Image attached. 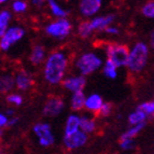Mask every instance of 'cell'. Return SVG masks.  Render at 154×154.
I'll use <instances>...</instances> for the list:
<instances>
[{
    "instance_id": "6da1fadb",
    "label": "cell",
    "mask_w": 154,
    "mask_h": 154,
    "mask_svg": "<svg viewBox=\"0 0 154 154\" xmlns=\"http://www.w3.org/2000/svg\"><path fill=\"white\" fill-rule=\"evenodd\" d=\"M68 68V58L64 52L55 51L49 55L44 64V79L52 85L59 84L64 81Z\"/></svg>"
},
{
    "instance_id": "30bf717a",
    "label": "cell",
    "mask_w": 154,
    "mask_h": 154,
    "mask_svg": "<svg viewBox=\"0 0 154 154\" xmlns=\"http://www.w3.org/2000/svg\"><path fill=\"white\" fill-rule=\"evenodd\" d=\"M101 3L100 0H82L79 5L80 12L85 17H91L100 10Z\"/></svg>"
},
{
    "instance_id": "484cf974",
    "label": "cell",
    "mask_w": 154,
    "mask_h": 154,
    "mask_svg": "<svg viewBox=\"0 0 154 154\" xmlns=\"http://www.w3.org/2000/svg\"><path fill=\"white\" fill-rule=\"evenodd\" d=\"M142 14L146 17L154 18V1H149L142 7Z\"/></svg>"
},
{
    "instance_id": "ac0fdd59",
    "label": "cell",
    "mask_w": 154,
    "mask_h": 154,
    "mask_svg": "<svg viewBox=\"0 0 154 154\" xmlns=\"http://www.w3.org/2000/svg\"><path fill=\"white\" fill-rule=\"evenodd\" d=\"M85 100H86V97H85V94L83 92L75 93V94H72L70 106L73 110L80 111L85 107Z\"/></svg>"
},
{
    "instance_id": "5b68a950",
    "label": "cell",
    "mask_w": 154,
    "mask_h": 154,
    "mask_svg": "<svg viewBox=\"0 0 154 154\" xmlns=\"http://www.w3.org/2000/svg\"><path fill=\"white\" fill-rule=\"evenodd\" d=\"M72 26L68 20L66 18H59L55 22H52L51 24L45 27V32L49 36L56 39H64L71 32Z\"/></svg>"
},
{
    "instance_id": "d590c367",
    "label": "cell",
    "mask_w": 154,
    "mask_h": 154,
    "mask_svg": "<svg viewBox=\"0 0 154 154\" xmlns=\"http://www.w3.org/2000/svg\"><path fill=\"white\" fill-rule=\"evenodd\" d=\"M5 116H8L9 119L13 118V116H14V110H13V109H8V110H5Z\"/></svg>"
},
{
    "instance_id": "2e32d148",
    "label": "cell",
    "mask_w": 154,
    "mask_h": 154,
    "mask_svg": "<svg viewBox=\"0 0 154 154\" xmlns=\"http://www.w3.org/2000/svg\"><path fill=\"white\" fill-rule=\"evenodd\" d=\"M96 129V122L90 116H80V131L88 134H92Z\"/></svg>"
},
{
    "instance_id": "8fae6325",
    "label": "cell",
    "mask_w": 154,
    "mask_h": 154,
    "mask_svg": "<svg viewBox=\"0 0 154 154\" xmlns=\"http://www.w3.org/2000/svg\"><path fill=\"white\" fill-rule=\"evenodd\" d=\"M15 85L20 91H27L33 85V79L28 71L21 70L15 77Z\"/></svg>"
},
{
    "instance_id": "9c48e42d",
    "label": "cell",
    "mask_w": 154,
    "mask_h": 154,
    "mask_svg": "<svg viewBox=\"0 0 154 154\" xmlns=\"http://www.w3.org/2000/svg\"><path fill=\"white\" fill-rule=\"evenodd\" d=\"M63 85L67 91L72 92L73 94L78 92H83V88L86 85V79L83 75H73L64 79Z\"/></svg>"
},
{
    "instance_id": "e0dca14e",
    "label": "cell",
    "mask_w": 154,
    "mask_h": 154,
    "mask_svg": "<svg viewBox=\"0 0 154 154\" xmlns=\"http://www.w3.org/2000/svg\"><path fill=\"white\" fill-rule=\"evenodd\" d=\"M15 85V79L11 75H3L0 77V93L5 94L12 91Z\"/></svg>"
},
{
    "instance_id": "4dcf8cb0",
    "label": "cell",
    "mask_w": 154,
    "mask_h": 154,
    "mask_svg": "<svg viewBox=\"0 0 154 154\" xmlns=\"http://www.w3.org/2000/svg\"><path fill=\"white\" fill-rule=\"evenodd\" d=\"M121 148L125 151H128V150H133L136 144H135V141L133 139H124V140H121Z\"/></svg>"
},
{
    "instance_id": "f546056e",
    "label": "cell",
    "mask_w": 154,
    "mask_h": 154,
    "mask_svg": "<svg viewBox=\"0 0 154 154\" xmlns=\"http://www.w3.org/2000/svg\"><path fill=\"white\" fill-rule=\"evenodd\" d=\"M138 109H139V110L143 111L146 116H148V114H149V116H150V114H151V116H153V114H154V101L141 103V105L138 107Z\"/></svg>"
},
{
    "instance_id": "4316f807",
    "label": "cell",
    "mask_w": 154,
    "mask_h": 154,
    "mask_svg": "<svg viewBox=\"0 0 154 154\" xmlns=\"http://www.w3.org/2000/svg\"><path fill=\"white\" fill-rule=\"evenodd\" d=\"M54 142H55V137H54V135H53V133L49 134V135H46V136L39 139V143H40V146H44V148L53 146Z\"/></svg>"
},
{
    "instance_id": "3957f363",
    "label": "cell",
    "mask_w": 154,
    "mask_h": 154,
    "mask_svg": "<svg viewBox=\"0 0 154 154\" xmlns=\"http://www.w3.org/2000/svg\"><path fill=\"white\" fill-rule=\"evenodd\" d=\"M103 65V59L99 55L93 52H88L82 54L75 62V67L81 75H88L98 70Z\"/></svg>"
},
{
    "instance_id": "d6a6232c",
    "label": "cell",
    "mask_w": 154,
    "mask_h": 154,
    "mask_svg": "<svg viewBox=\"0 0 154 154\" xmlns=\"http://www.w3.org/2000/svg\"><path fill=\"white\" fill-rule=\"evenodd\" d=\"M105 31L107 33H109V35H118V33H120V30H119L118 27H116V26H109V27H107V28L105 29Z\"/></svg>"
},
{
    "instance_id": "74e56055",
    "label": "cell",
    "mask_w": 154,
    "mask_h": 154,
    "mask_svg": "<svg viewBox=\"0 0 154 154\" xmlns=\"http://www.w3.org/2000/svg\"><path fill=\"white\" fill-rule=\"evenodd\" d=\"M151 44H152V46H154V30L152 31V33H151Z\"/></svg>"
},
{
    "instance_id": "ffe728a7",
    "label": "cell",
    "mask_w": 154,
    "mask_h": 154,
    "mask_svg": "<svg viewBox=\"0 0 154 154\" xmlns=\"http://www.w3.org/2000/svg\"><path fill=\"white\" fill-rule=\"evenodd\" d=\"M32 131L35 135L38 137V139H40L46 135H49V134H52V127L48 123H37L33 126Z\"/></svg>"
},
{
    "instance_id": "f1b7e54d",
    "label": "cell",
    "mask_w": 154,
    "mask_h": 154,
    "mask_svg": "<svg viewBox=\"0 0 154 154\" xmlns=\"http://www.w3.org/2000/svg\"><path fill=\"white\" fill-rule=\"evenodd\" d=\"M7 101L11 105L21 106L23 103V97L20 94H9L7 96Z\"/></svg>"
},
{
    "instance_id": "4fadbf2b",
    "label": "cell",
    "mask_w": 154,
    "mask_h": 154,
    "mask_svg": "<svg viewBox=\"0 0 154 154\" xmlns=\"http://www.w3.org/2000/svg\"><path fill=\"white\" fill-rule=\"evenodd\" d=\"M103 105V98L100 97L98 94H92L88 97H86V100H85V108L93 113L99 112Z\"/></svg>"
},
{
    "instance_id": "d4e9b609",
    "label": "cell",
    "mask_w": 154,
    "mask_h": 154,
    "mask_svg": "<svg viewBox=\"0 0 154 154\" xmlns=\"http://www.w3.org/2000/svg\"><path fill=\"white\" fill-rule=\"evenodd\" d=\"M92 31H93V29H92V27H91L90 21L82 22V23L79 25V27H78V33H79V36L83 39L88 38V37L92 35Z\"/></svg>"
},
{
    "instance_id": "9a60e30c",
    "label": "cell",
    "mask_w": 154,
    "mask_h": 154,
    "mask_svg": "<svg viewBox=\"0 0 154 154\" xmlns=\"http://www.w3.org/2000/svg\"><path fill=\"white\" fill-rule=\"evenodd\" d=\"M30 63L32 65H40L44 62V59H45V49H44L43 46L38 44V45H35L31 50V53H30Z\"/></svg>"
},
{
    "instance_id": "5bb4252c",
    "label": "cell",
    "mask_w": 154,
    "mask_h": 154,
    "mask_svg": "<svg viewBox=\"0 0 154 154\" xmlns=\"http://www.w3.org/2000/svg\"><path fill=\"white\" fill-rule=\"evenodd\" d=\"M80 131V116L77 114H70L65 125V136H69Z\"/></svg>"
},
{
    "instance_id": "ba28073f",
    "label": "cell",
    "mask_w": 154,
    "mask_h": 154,
    "mask_svg": "<svg viewBox=\"0 0 154 154\" xmlns=\"http://www.w3.org/2000/svg\"><path fill=\"white\" fill-rule=\"evenodd\" d=\"M88 137L86 134L79 131L69 136H64V144L68 150L79 149L88 142Z\"/></svg>"
},
{
    "instance_id": "cb8c5ba5",
    "label": "cell",
    "mask_w": 154,
    "mask_h": 154,
    "mask_svg": "<svg viewBox=\"0 0 154 154\" xmlns=\"http://www.w3.org/2000/svg\"><path fill=\"white\" fill-rule=\"evenodd\" d=\"M116 69H118V67L107 59V62L103 65V75L109 79H116V75H118Z\"/></svg>"
},
{
    "instance_id": "7a4b0ae2",
    "label": "cell",
    "mask_w": 154,
    "mask_h": 154,
    "mask_svg": "<svg viewBox=\"0 0 154 154\" xmlns=\"http://www.w3.org/2000/svg\"><path fill=\"white\" fill-rule=\"evenodd\" d=\"M148 55H149L148 46L142 42H138L129 51V56L126 67L131 72H140L146 67V62H148Z\"/></svg>"
},
{
    "instance_id": "7c38bea8",
    "label": "cell",
    "mask_w": 154,
    "mask_h": 154,
    "mask_svg": "<svg viewBox=\"0 0 154 154\" xmlns=\"http://www.w3.org/2000/svg\"><path fill=\"white\" fill-rule=\"evenodd\" d=\"M116 16L113 14H108V15H103V16H96L90 21L91 27H92L93 30H105L107 27L111 26L112 22L114 21Z\"/></svg>"
},
{
    "instance_id": "7402d4cb",
    "label": "cell",
    "mask_w": 154,
    "mask_h": 154,
    "mask_svg": "<svg viewBox=\"0 0 154 154\" xmlns=\"http://www.w3.org/2000/svg\"><path fill=\"white\" fill-rule=\"evenodd\" d=\"M146 118V114L143 112V111L139 110L137 109L135 112L131 113V116H128V122L131 125L135 126V125H138V124H141L144 123V120Z\"/></svg>"
},
{
    "instance_id": "e575fe53",
    "label": "cell",
    "mask_w": 154,
    "mask_h": 154,
    "mask_svg": "<svg viewBox=\"0 0 154 154\" xmlns=\"http://www.w3.org/2000/svg\"><path fill=\"white\" fill-rule=\"evenodd\" d=\"M18 121H20V119L15 118V116H13V118H10V119H9V121H8V126L12 127V126L16 125V124L18 123Z\"/></svg>"
},
{
    "instance_id": "8992f818",
    "label": "cell",
    "mask_w": 154,
    "mask_h": 154,
    "mask_svg": "<svg viewBox=\"0 0 154 154\" xmlns=\"http://www.w3.org/2000/svg\"><path fill=\"white\" fill-rule=\"evenodd\" d=\"M25 35V30L22 27L13 26L5 31L3 37L0 39V50L1 51H8L13 44L18 42Z\"/></svg>"
},
{
    "instance_id": "f35d334b",
    "label": "cell",
    "mask_w": 154,
    "mask_h": 154,
    "mask_svg": "<svg viewBox=\"0 0 154 154\" xmlns=\"http://www.w3.org/2000/svg\"><path fill=\"white\" fill-rule=\"evenodd\" d=\"M5 2V0H0V5H2V3Z\"/></svg>"
},
{
    "instance_id": "52a82bcc",
    "label": "cell",
    "mask_w": 154,
    "mask_h": 154,
    "mask_svg": "<svg viewBox=\"0 0 154 154\" xmlns=\"http://www.w3.org/2000/svg\"><path fill=\"white\" fill-rule=\"evenodd\" d=\"M64 108V100L58 96H53L46 100L43 108V114L45 116H49V118H53V116H58L59 113H62Z\"/></svg>"
},
{
    "instance_id": "83f0119b",
    "label": "cell",
    "mask_w": 154,
    "mask_h": 154,
    "mask_svg": "<svg viewBox=\"0 0 154 154\" xmlns=\"http://www.w3.org/2000/svg\"><path fill=\"white\" fill-rule=\"evenodd\" d=\"M12 8H13V11L16 13H23L25 12L26 10H27V8H28V5H27V2H25V1H22V0H16V1H14L12 5Z\"/></svg>"
},
{
    "instance_id": "d6986e66",
    "label": "cell",
    "mask_w": 154,
    "mask_h": 154,
    "mask_svg": "<svg viewBox=\"0 0 154 154\" xmlns=\"http://www.w3.org/2000/svg\"><path fill=\"white\" fill-rule=\"evenodd\" d=\"M11 21V13L8 10H3L0 12V39L2 38L5 31L8 30L9 23Z\"/></svg>"
},
{
    "instance_id": "8d00e7d4",
    "label": "cell",
    "mask_w": 154,
    "mask_h": 154,
    "mask_svg": "<svg viewBox=\"0 0 154 154\" xmlns=\"http://www.w3.org/2000/svg\"><path fill=\"white\" fill-rule=\"evenodd\" d=\"M43 1H41V0H33L32 1V5H43Z\"/></svg>"
},
{
    "instance_id": "277c9868",
    "label": "cell",
    "mask_w": 154,
    "mask_h": 154,
    "mask_svg": "<svg viewBox=\"0 0 154 154\" xmlns=\"http://www.w3.org/2000/svg\"><path fill=\"white\" fill-rule=\"evenodd\" d=\"M108 60L111 62L116 67H124L127 65L129 56V50L126 45L123 44H109L106 49Z\"/></svg>"
},
{
    "instance_id": "ab89813d",
    "label": "cell",
    "mask_w": 154,
    "mask_h": 154,
    "mask_svg": "<svg viewBox=\"0 0 154 154\" xmlns=\"http://www.w3.org/2000/svg\"><path fill=\"white\" fill-rule=\"evenodd\" d=\"M0 154H2V151H1V149H0Z\"/></svg>"
},
{
    "instance_id": "603a6c76",
    "label": "cell",
    "mask_w": 154,
    "mask_h": 154,
    "mask_svg": "<svg viewBox=\"0 0 154 154\" xmlns=\"http://www.w3.org/2000/svg\"><path fill=\"white\" fill-rule=\"evenodd\" d=\"M146 126V122L144 123H141V124H138V125H135L133 126V127H131V128L128 129L127 131H125V133L122 135L121 137V140H124V139H133L135 136H137L140 131L143 129V127Z\"/></svg>"
},
{
    "instance_id": "836d02e7",
    "label": "cell",
    "mask_w": 154,
    "mask_h": 154,
    "mask_svg": "<svg viewBox=\"0 0 154 154\" xmlns=\"http://www.w3.org/2000/svg\"><path fill=\"white\" fill-rule=\"evenodd\" d=\"M8 121H9V118L5 114L0 112V129L5 127V125H8Z\"/></svg>"
},
{
    "instance_id": "44dd1931",
    "label": "cell",
    "mask_w": 154,
    "mask_h": 154,
    "mask_svg": "<svg viewBox=\"0 0 154 154\" xmlns=\"http://www.w3.org/2000/svg\"><path fill=\"white\" fill-rule=\"evenodd\" d=\"M48 5H49V8H50V10H51L52 14L54 16H56V17H58V20L59 18H65L68 15V12H67L66 10H64L63 7H60V5H59L56 1H54V0L48 1Z\"/></svg>"
},
{
    "instance_id": "1f68e13d",
    "label": "cell",
    "mask_w": 154,
    "mask_h": 154,
    "mask_svg": "<svg viewBox=\"0 0 154 154\" xmlns=\"http://www.w3.org/2000/svg\"><path fill=\"white\" fill-rule=\"evenodd\" d=\"M112 112V105L110 103H103V107L100 109L99 114L101 116H109Z\"/></svg>"
}]
</instances>
